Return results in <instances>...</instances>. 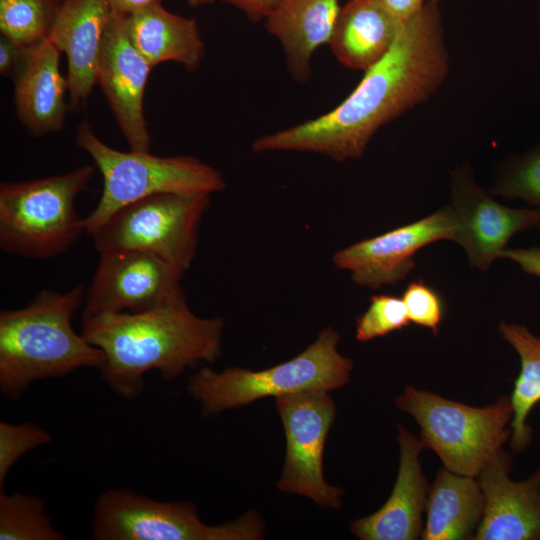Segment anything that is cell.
<instances>
[{
  "label": "cell",
  "instance_id": "6da1fadb",
  "mask_svg": "<svg viewBox=\"0 0 540 540\" xmlns=\"http://www.w3.org/2000/svg\"><path fill=\"white\" fill-rule=\"evenodd\" d=\"M449 71L440 0L425 1L404 20L389 52L331 111L287 129L258 137L257 153L297 151L343 162L360 158L388 122L428 100Z\"/></svg>",
  "mask_w": 540,
  "mask_h": 540
},
{
  "label": "cell",
  "instance_id": "7a4b0ae2",
  "mask_svg": "<svg viewBox=\"0 0 540 540\" xmlns=\"http://www.w3.org/2000/svg\"><path fill=\"white\" fill-rule=\"evenodd\" d=\"M81 323L82 335L104 353L103 381L128 401L142 395L149 371L170 381L221 355L223 319L195 315L185 294L145 312L101 313Z\"/></svg>",
  "mask_w": 540,
  "mask_h": 540
},
{
  "label": "cell",
  "instance_id": "3957f363",
  "mask_svg": "<svg viewBox=\"0 0 540 540\" xmlns=\"http://www.w3.org/2000/svg\"><path fill=\"white\" fill-rule=\"evenodd\" d=\"M85 287L65 292L43 289L23 308L0 312V392L16 401L44 379L62 378L80 368L100 370L103 351L72 326L83 306Z\"/></svg>",
  "mask_w": 540,
  "mask_h": 540
},
{
  "label": "cell",
  "instance_id": "277c9868",
  "mask_svg": "<svg viewBox=\"0 0 540 540\" xmlns=\"http://www.w3.org/2000/svg\"><path fill=\"white\" fill-rule=\"evenodd\" d=\"M96 170L83 165L63 174L0 184V249L31 259L66 252L85 231L75 201Z\"/></svg>",
  "mask_w": 540,
  "mask_h": 540
},
{
  "label": "cell",
  "instance_id": "5b68a950",
  "mask_svg": "<svg viewBox=\"0 0 540 540\" xmlns=\"http://www.w3.org/2000/svg\"><path fill=\"white\" fill-rule=\"evenodd\" d=\"M339 340L335 329L325 328L302 353L261 371L228 367L216 372L203 367L189 377L187 391L203 416L212 417L267 396L338 389L353 369L352 361L337 350Z\"/></svg>",
  "mask_w": 540,
  "mask_h": 540
},
{
  "label": "cell",
  "instance_id": "8992f818",
  "mask_svg": "<svg viewBox=\"0 0 540 540\" xmlns=\"http://www.w3.org/2000/svg\"><path fill=\"white\" fill-rule=\"evenodd\" d=\"M76 144L94 161L103 178L96 207L85 217L90 235L120 208L161 193H208L222 191V174L191 156L160 157L150 152H123L105 144L88 122L79 124Z\"/></svg>",
  "mask_w": 540,
  "mask_h": 540
},
{
  "label": "cell",
  "instance_id": "52a82bcc",
  "mask_svg": "<svg viewBox=\"0 0 540 540\" xmlns=\"http://www.w3.org/2000/svg\"><path fill=\"white\" fill-rule=\"evenodd\" d=\"M395 403L417 421L424 447L459 475L477 477L511 435L513 409L505 396L478 408L406 387Z\"/></svg>",
  "mask_w": 540,
  "mask_h": 540
},
{
  "label": "cell",
  "instance_id": "ba28073f",
  "mask_svg": "<svg viewBox=\"0 0 540 540\" xmlns=\"http://www.w3.org/2000/svg\"><path fill=\"white\" fill-rule=\"evenodd\" d=\"M96 540H256L264 525L255 512L222 525L203 523L190 502H163L127 488H110L96 500L91 520Z\"/></svg>",
  "mask_w": 540,
  "mask_h": 540
},
{
  "label": "cell",
  "instance_id": "9c48e42d",
  "mask_svg": "<svg viewBox=\"0 0 540 540\" xmlns=\"http://www.w3.org/2000/svg\"><path fill=\"white\" fill-rule=\"evenodd\" d=\"M208 193H161L130 203L91 234L98 253L139 250L156 254L185 273L196 255Z\"/></svg>",
  "mask_w": 540,
  "mask_h": 540
},
{
  "label": "cell",
  "instance_id": "30bf717a",
  "mask_svg": "<svg viewBox=\"0 0 540 540\" xmlns=\"http://www.w3.org/2000/svg\"><path fill=\"white\" fill-rule=\"evenodd\" d=\"M285 437L286 455L279 490L312 499L319 506L340 508L343 492L323 476L322 458L335 403L326 391L276 397Z\"/></svg>",
  "mask_w": 540,
  "mask_h": 540
},
{
  "label": "cell",
  "instance_id": "8fae6325",
  "mask_svg": "<svg viewBox=\"0 0 540 540\" xmlns=\"http://www.w3.org/2000/svg\"><path fill=\"white\" fill-rule=\"evenodd\" d=\"M183 273L151 252L115 250L99 261L81 312V321L101 313H141L184 294Z\"/></svg>",
  "mask_w": 540,
  "mask_h": 540
},
{
  "label": "cell",
  "instance_id": "7c38bea8",
  "mask_svg": "<svg viewBox=\"0 0 540 540\" xmlns=\"http://www.w3.org/2000/svg\"><path fill=\"white\" fill-rule=\"evenodd\" d=\"M457 234L455 213L447 205L418 221L340 249L333 263L350 271L356 284L378 289L404 279L414 268L419 249L439 240L456 242Z\"/></svg>",
  "mask_w": 540,
  "mask_h": 540
},
{
  "label": "cell",
  "instance_id": "4fadbf2b",
  "mask_svg": "<svg viewBox=\"0 0 540 540\" xmlns=\"http://www.w3.org/2000/svg\"><path fill=\"white\" fill-rule=\"evenodd\" d=\"M451 201L458 223L456 242L482 271L501 257L515 233L540 229V209H513L498 203L475 183L468 165L452 173Z\"/></svg>",
  "mask_w": 540,
  "mask_h": 540
},
{
  "label": "cell",
  "instance_id": "5bb4252c",
  "mask_svg": "<svg viewBox=\"0 0 540 540\" xmlns=\"http://www.w3.org/2000/svg\"><path fill=\"white\" fill-rule=\"evenodd\" d=\"M152 68L129 37L127 16L112 13L100 51L97 84L133 151L150 152L143 100Z\"/></svg>",
  "mask_w": 540,
  "mask_h": 540
},
{
  "label": "cell",
  "instance_id": "9a60e30c",
  "mask_svg": "<svg viewBox=\"0 0 540 540\" xmlns=\"http://www.w3.org/2000/svg\"><path fill=\"white\" fill-rule=\"evenodd\" d=\"M503 449L479 473L484 512L472 539L540 540V468L528 479L509 478Z\"/></svg>",
  "mask_w": 540,
  "mask_h": 540
},
{
  "label": "cell",
  "instance_id": "2e32d148",
  "mask_svg": "<svg viewBox=\"0 0 540 540\" xmlns=\"http://www.w3.org/2000/svg\"><path fill=\"white\" fill-rule=\"evenodd\" d=\"M108 0H62L48 38L67 58L70 104L79 106L97 84V66L111 19Z\"/></svg>",
  "mask_w": 540,
  "mask_h": 540
},
{
  "label": "cell",
  "instance_id": "e0dca14e",
  "mask_svg": "<svg viewBox=\"0 0 540 540\" xmlns=\"http://www.w3.org/2000/svg\"><path fill=\"white\" fill-rule=\"evenodd\" d=\"M400 463L393 490L373 514L353 521L350 531L362 540H414L422 535V513L429 493L419 461L421 439L398 425Z\"/></svg>",
  "mask_w": 540,
  "mask_h": 540
},
{
  "label": "cell",
  "instance_id": "ac0fdd59",
  "mask_svg": "<svg viewBox=\"0 0 540 540\" xmlns=\"http://www.w3.org/2000/svg\"><path fill=\"white\" fill-rule=\"evenodd\" d=\"M60 54L47 37L29 49L13 77L18 118L34 136L58 132L64 125L68 83L60 72Z\"/></svg>",
  "mask_w": 540,
  "mask_h": 540
},
{
  "label": "cell",
  "instance_id": "d6986e66",
  "mask_svg": "<svg viewBox=\"0 0 540 540\" xmlns=\"http://www.w3.org/2000/svg\"><path fill=\"white\" fill-rule=\"evenodd\" d=\"M338 0H284L265 19L281 44L292 77L306 82L315 51L328 44L340 12Z\"/></svg>",
  "mask_w": 540,
  "mask_h": 540
},
{
  "label": "cell",
  "instance_id": "ffe728a7",
  "mask_svg": "<svg viewBox=\"0 0 540 540\" xmlns=\"http://www.w3.org/2000/svg\"><path fill=\"white\" fill-rule=\"evenodd\" d=\"M403 22L378 0H350L341 7L328 44L342 65L366 71L389 52Z\"/></svg>",
  "mask_w": 540,
  "mask_h": 540
},
{
  "label": "cell",
  "instance_id": "44dd1931",
  "mask_svg": "<svg viewBox=\"0 0 540 540\" xmlns=\"http://www.w3.org/2000/svg\"><path fill=\"white\" fill-rule=\"evenodd\" d=\"M127 30L134 46L153 67L176 62L195 71L205 57L197 22L167 11L161 3L127 16Z\"/></svg>",
  "mask_w": 540,
  "mask_h": 540
},
{
  "label": "cell",
  "instance_id": "7402d4cb",
  "mask_svg": "<svg viewBox=\"0 0 540 540\" xmlns=\"http://www.w3.org/2000/svg\"><path fill=\"white\" fill-rule=\"evenodd\" d=\"M424 540L473 538L484 512V495L475 477L438 471L426 501Z\"/></svg>",
  "mask_w": 540,
  "mask_h": 540
},
{
  "label": "cell",
  "instance_id": "603a6c76",
  "mask_svg": "<svg viewBox=\"0 0 540 540\" xmlns=\"http://www.w3.org/2000/svg\"><path fill=\"white\" fill-rule=\"evenodd\" d=\"M498 330L520 359V372L510 396L513 409L510 446L514 452H522L532 440L529 414L540 402V337L524 325L504 321L499 324Z\"/></svg>",
  "mask_w": 540,
  "mask_h": 540
},
{
  "label": "cell",
  "instance_id": "cb8c5ba5",
  "mask_svg": "<svg viewBox=\"0 0 540 540\" xmlns=\"http://www.w3.org/2000/svg\"><path fill=\"white\" fill-rule=\"evenodd\" d=\"M47 514L43 498L0 490V540H64Z\"/></svg>",
  "mask_w": 540,
  "mask_h": 540
},
{
  "label": "cell",
  "instance_id": "d4e9b609",
  "mask_svg": "<svg viewBox=\"0 0 540 540\" xmlns=\"http://www.w3.org/2000/svg\"><path fill=\"white\" fill-rule=\"evenodd\" d=\"M60 0H0L1 35L33 47L48 37Z\"/></svg>",
  "mask_w": 540,
  "mask_h": 540
},
{
  "label": "cell",
  "instance_id": "484cf974",
  "mask_svg": "<svg viewBox=\"0 0 540 540\" xmlns=\"http://www.w3.org/2000/svg\"><path fill=\"white\" fill-rule=\"evenodd\" d=\"M492 194L524 200L540 209V145L513 159L499 176Z\"/></svg>",
  "mask_w": 540,
  "mask_h": 540
},
{
  "label": "cell",
  "instance_id": "4316f807",
  "mask_svg": "<svg viewBox=\"0 0 540 540\" xmlns=\"http://www.w3.org/2000/svg\"><path fill=\"white\" fill-rule=\"evenodd\" d=\"M410 324L402 298L391 295H374L367 310L356 320V339L370 341L401 330Z\"/></svg>",
  "mask_w": 540,
  "mask_h": 540
},
{
  "label": "cell",
  "instance_id": "83f0119b",
  "mask_svg": "<svg viewBox=\"0 0 540 540\" xmlns=\"http://www.w3.org/2000/svg\"><path fill=\"white\" fill-rule=\"evenodd\" d=\"M52 434L32 423L0 421V490L15 463L27 452L52 441Z\"/></svg>",
  "mask_w": 540,
  "mask_h": 540
},
{
  "label": "cell",
  "instance_id": "f1b7e54d",
  "mask_svg": "<svg viewBox=\"0 0 540 540\" xmlns=\"http://www.w3.org/2000/svg\"><path fill=\"white\" fill-rule=\"evenodd\" d=\"M401 298L410 322L428 328L437 335L443 318L440 295L423 280H418L407 286Z\"/></svg>",
  "mask_w": 540,
  "mask_h": 540
},
{
  "label": "cell",
  "instance_id": "f546056e",
  "mask_svg": "<svg viewBox=\"0 0 540 540\" xmlns=\"http://www.w3.org/2000/svg\"><path fill=\"white\" fill-rule=\"evenodd\" d=\"M31 47L21 46L7 37H0V74L3 77H14L21 67Z\"/></svg>",
  "mask_w": 540,
  "mask_h": 540
},
{
  "label": "cell",
  "instance_id": "4dcf8cb0",
  "mask_svg": "<svg viewBox=\"0 0 540 540\" xmlns=\"http://www.w3.org/2000/svg\"><path fill=\"white\" fill-rule=\"evenodd\" d=\"M500 258H508L517 263L527 274L540 277V248H506Z\"/></svg>",
  "mask_w": 540,
  "mask_h": 540
},
{
  "label": "cell",
  "instance_id": "1f68e13d",
  "mask_svg": "<svg viewBox=\"0 0 540 540\" xmlns=\"http://www.w3.org/2000/svg\"><path fill=\"white\" fill-rule=\"evenodd\" d=\"M244 13L250 20H265L284 0H220Z\"/></svg>",
  "mask_w": 540,
  "mask_h": 540
},
{
  "label": "cell",
  "instance_id": "d6a6232c",
  "mask_svg": "<svg viewBox=\"0 0 540 540\" xmlns=\"http://www.w3.org/2000/svg\"><path fill=\"white\" fill-rule=\"evenodd\" d=\"M388 11L401 20H406L418 13L425 0H378Z\"/></svg>",
  "mask_w": 540,
  "mask_h": 540
},
{
  "label": "cell",
  "instance_id": "836d02e7",
  "mask_svg": "<svg viewBox=\"0 0 540 540\" xmlns=\"http://www.w3.org/2000/svg\"><path fill=\"white\" fill-rule=\"evenodd\" d=\"M112 13L129 16L146 7L159 4L161 0H108Z\"/></svg>",
  "mask_w": 540,
  "mask_h": 540
},
{
  "label": "cell",
  "instance_id": "e575fe53",
  "mask_svg": "<svg viewBox=\"0 0 540 540\" xmlns=\"http://www.w3.org/2000/svg\"><path fill=\"white\" fill-rule=\"evenodd\" d=\"M190 6H201L214 3L216 0H186Z\"/></svg>",
  "mask_w": 540,
  "mask_h": 540
}]
</instances>
